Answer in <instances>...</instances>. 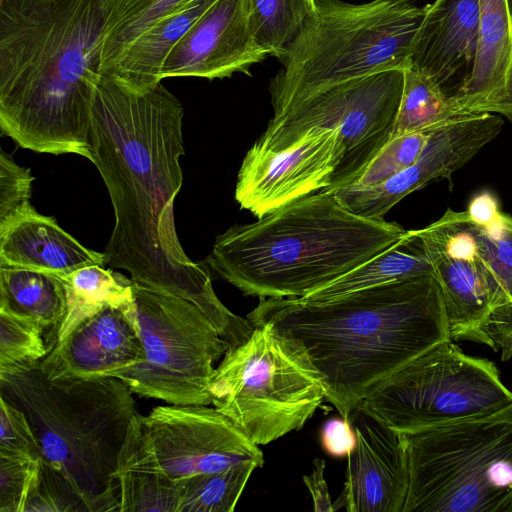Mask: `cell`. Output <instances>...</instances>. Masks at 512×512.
<instances>
[{"label":"cell","mask_w":512,"mask_h":512,"mask_svg":"<svg viewBox=\"0 0 512 512\" xmlns=\"http://www.w3.org/2000/svg\"><path fill=\"white\" fill-rule=\"evenodd\" d=\"M183 116L182 104L161 82L137 92L100 75L92 101L91 162L115 216L105 263L128 271L133 282L192 302L234 342L248 321L220 301L209 270L186 255L176 232Z\"/></svg>","instance_id":"6da1fadb"},{"label":"cell","mask_w":512,"mask_h":512,"mask_svg":"<svg viewBox=\"0 0 512 512\" xmlns=\"http://www.w3.org/2000/svg\"><path fill=\"white\" fill-rule=\"evenodd\" d=\"M295 341L318 371L325 401L352 420L383 381L449 340L435 276L354 291L327 301L262 298L248 315Z\"/></svg>","instance_id":"7a4b0ae2"},{"label":"cell","mask_w":512,"mask_h":512,"mask_svg":"<svg viewBox=\"0 0 512 512\" xmlns=\"http://www.w3.org/2000/svg\"><path fill=\"white\" fill-rule=\"evenodd\" d=\"M106 0H0V128L18 146L91 161Z\"/></svg>","instance_id":"3957f363"},{"label":"cell","mask_w":512,"mask_h":512,"mask_svg":"<svg viewBox=\"0 0 512 512\" xmlns=\"http://www.w3.org/2000/svg\"><path fill=\"white\" fill-rule=\"evenodd\" d=\"M395 222L361 217L320 191L220 234L206 259L246 296L301 298L400 240Z\"/></svg>","instance_id":"277c9868"},{"label":"cell","mask_w":512,"mask_h":512,"mask_svg":"<svg viewBox=\"0 0 512 512\" xmlns=\"http://www.w3.org/2000/svg\"><path fill=\"white\" fill-rule=\"evenodd\" d=\"M0 392L27 416L42 459L87 511H117L118 459L138 413L130 388L116 377L48 379L36 367L0 378Z\"/></svg>","instance_id":"5b68a950"},{"label":"cell","mask_w":512,"mask_h":512,"mask_svg":"<svg viewBox=\"0 0 512 512\" xmlns=\"http://www.w3.org/2000/svg\"><path fill=\"white\" fill-rule=\"evenodd\" d=\"M426 12L416 0H316L315 11L278 57L282 68L269 85L273 118L336 85L406 69Z\"/></svg>","instance_id":"8992f818"},{"label":"cell","mask_w":512,"mask_h":512,"mask_svg":"<svg viewBox=\"0 0 512 512\" xmlns=\"http://www.w3.org/2000/svg\"><path fill=\"white\" fill-rule=\"evenodd\" d=\"M406 439L403 512H512V403Z\"/></svg>","instance_id":"52a82bcc"},{"label":"cell","mask_w":512,"mask_h":512,"mask_svg":"<svg viewBox=\"0 0 512 512\" xmlns=\"http://www.w3.org/2000/svg\"><path fill=\"white\" fill-rule=\"evenodd\" d=\"M209 392L212 405L258 446L300 430L326 396L303 349L268 325L227 349Z\"/></svg>","instance_id":"ba28073f"},{"label":"cell","mask_w":512,"mask_h":512,"mask_svg":"<svg viewBox=\"0 0 512 512\" xmlns=\"http://www.w3.org/2000/svg\"><path fill=\"white\" fill-rule=\"evenodd\" d=\"M512 403L497 366L452 340L399 369L362 402L360 412L405 435L487 415Z\"/></svg>","instance_id":"9c48e42d"},{"label":"cell","mask_w":512,"mask_h":512,"mask_svg":"<svg viewBox=\"0 0 512 512\" xmlns=\"http://www.w3.org/2000/svg\"><path fill=\"white\" fill-rule=\"evenodd\" d=\"M132 283L145 358L113 377L141 397L177 405L212 404L214 363L230 344L192 302Z\"/></svg>","instance_id":"30bf717a"},{"label":"cell","mask_w":512,"mask_h":512,"mask_svg":"<svg viewBox=\"0 0 512 512\" xmlns=\"http://www.w3.org/2000/svg\"><path fill=\"white\" fill-rule=\"evenodd\" d=\"M404 70H387L326 89L272 118L253 145L281 151L312 128L338 129L345 155L323 191L333 193L344 188L392 138Z\"/></svg>","instance_id":"8fae6325"},{"label":"cell","mask_w":512,"mask_h":512,"mask_svg":"<svg viewBox=\"0 0 512 512\" xmlns=\"http://www.w3.org/2000/svg\"><path fill=\"white\" fill-rule=\"evenodd\" d=\"M247 462L262 467V451L215 407L169 404L132 418L115 477L140 472L180 480Z\"/></svg>","instance_id":"7c38bea8"},{"label":"cell","mask_w":512,"mask_h":512,"mask_svg":"<svg viewBox=\"0 0 512 512\" xmlns=\"http://www.w3.org/2000/svg\"><path fill=\"white\" fill-rule=\"evenodd\" d=\"M417 231L442 291L449 339L499 351L501 337L512 326V301L477 253L455 211L448 209Z\"/></svg>","instance_id":"4fadbf2b"},{"label":"cell","mask_w":512,"mask_h":512,"mask_svg":"<svg viewBox=\"0 0 512 512\" xmlns=\"http://www.w3.org/2000/svg\"><path fill=\"white\" fill-rule=\"evenodd\" d=\"M345 155L338 129L312 128L281 151L252 145L237 175L235 200L260 219L302 197L327 189Z\"/></svg>","instance_id":"5bb4252c"},{"label":"cell","mask_w":512,"mask_h":512,"mask_svg":"<svg viewBox=\"0 0 512 512\" xmlns=\"http://www.w3.org/2000/svg\"><path fill=\"white\" fill-rule=\"evenodd\" d=\"M492 113L473 114L428 129L427 141L412 165L373 186H346L334 192L348 210L361 217L384 219L408 194L446 178L469 162L503 127Z\"/></svg>","instance_id":"9a60e30c"},{"label":"cell","mask_w":512,"mask_h":512,"mask_svg":"<svg viewBox=\"0 0 512 512\" xmlns=\"http://www.w3.org/2000/svg\"><path fill=\"white\" fill-rule=\"evenodd\" d=\"M266 56L252 31L249 0H217L170 51L161 78L249 74Z\"/></svg>","instance_id":"2e32d148"},{"label":"cell","mask_w":512,"mask_h":512,"mask_svg":"<svg viewBox=\"0 0 512 512\" xmlns=\"http://www.w3.org/2000/svg\"><path fill=\"white\" fill-rule=\"evenodd\" d=\"M361 414L354 428L357 441L348 456L344 489L333 509L403 512L409 484L406 435Z\"/></svg>","instance_id":"e0dca14e"},{"label":"cell","mask_w":512,"mask_h":512,"mask_svg":"<svg viewBox=\"0 0 512 512\" xmlns=\"http://www.w3.org/2000/svg\"><path fill=\"white\" fill-rule=\"evenodd\" d=\"M145 358L136 305L107 307L56 344L37 368L48 379L113 377Z\"/></svg>","instance_id":"ac0fdd59"},{"label":"cell","mask_w":512,"mask_h":512,"mask_svg":"<svg viewBox=\"0 0 512 512\" xmlns=\"http://www.w3.org/2000/svg\"><path fill=\"white\" fill-rule=\"evenodd\" d=\"M479 39L478 0H436L427 5L408 67L457 95L472 75Z\"/></svg>","instance_id":"d6986e66"},{"label":"cell","mask_w":512,"mask_h":512,"mask_svg":"<svg viewBox=\"0 0 512 512\" xmlns=\"http://www.w3.org/2000/svg\"><path fill=\"white\" fill-rule=\"evenodd\" d=\"M480 39L470 79L457 95L467 114L512 121V0H478Z\"/></svg>","instance_id":"ffe728a7"},{"label":"cell","mask_w":512,"mask_h":512,"mask_svg":"<svg viewBox=\"0 0 512 512\" xmlns=\"http://www.w3.org/2000/svg\"><path fill=\"white\" fill-rule=\"evenodd\" d=\"M95 264H106L104 253L83 246L55 218L35 209L0 229V265L66 276Z\"/></svg>","instance_id":"44dd1931"},{"label":"cell","mask_w":512,"mask_h":512,"mask_svg":"<svg viewBox=\"0 0 512 512\" xmlns=\"http://www.w3.org/2000/svg\"><path fill=\"white\" fill-rule=\"evenodd\" d=\"M216 1L184 2L137 38L105 76L137 92L155 87L162 81L163 64L170 51Z\"/></svg>","instance_id":"7402d4cb"},{"label":"cell","mask_w":512,"mask_h":512,"mask_svg":"<svg viewBox=\"0 0 512 512\" xmlns=\"http://www.w3.org/2000/svg\"><path fill=\"white\" fill-rule=\"evenodd\" d=\"M420 276H434V270L418 231L410 230L366 262L301 298L327 301L354 291Z\"/></svg>","instance_id":"603a6c76"},{"label":"cell","mask_w":512,"mask_h":512,"mask_svg":"<svg viewBox=\"0 0 512 512\" xmlns=\"http://www.w3.org/2000/svg\"><path fill=\"white\" fill-rule=\"evenodd\" d=\"M0 308L29 316L56 335L67 309L62 276L24 267L0 265Z\"/></svg>","instance_id":"cb8c5ba5"},{"label":"cell","mask_w":512,"mask_h":512,"mask_svg":"<svg viewBox=\"0 0 512 512\" xmlns=\"http://www.w3.org/2000/svg\"><path fill=\"white\" fill-rule=\"evenodd\" d=\"M103 266H85L62 276L67 309L55 345L62 342L84 320L103 309L135 305L131 278Z\"/></svg>","instance_id":"d4e9b609"},{"label":"cell","mask_w":512,"mask_h":512,"mask_svg":"<svg viewBox=\"0 0 512 512\" xmlns=\"http://www.w3.org/2000/svg\"><path fill=\"white\" fill-rule=\"evenodd\" d=\"M187 0H106L100 74L108 75L127 48Z\"/></svg>","instance_id":"484cf974"},{"label":"cell","mask_w":512,"mask_h":512,"mask_svg":"<svg viewBox=\"0 0 512 512\" xmlns=\"http://www.w3.org/2000/svg\"><path fill=\"white\" fill-rule=\"evenodd\" d=\"M469 115L473 114L463 112L454 96L444 93L423 73L407 67L392 138Z\"/></svg>","instance_id":"4316f807"},{"label":"cell","mask_w":512,"mask_h":512,"mask_svg":"<svg viewBox=\"0 0 512 512\" xmlns=\"http://www.w3.org/2000/svg\"><path fill=\"white\" fill-rule=\"evenodd\" d=\"M247 462L225 470L180 479L178 512H232L256 468Z\"/></svg>","instance_id":"83f0119b"},{"label":"cell","mask_w":512,"mask_h":512,"mask_svg":"<svg viewBox=\"0 0 512 512\" xmlns=\"http://www.w3.org/2000/svg\"><path fill=\"white\" fill-rule=\"evenodd\" d=\"M249 6L255 40L278 58L315 11L316 0H249Z\"/></svg>","instance_id":"f1b7e54d"},{"label":"cell","mask_w":512,"mask_h":512,"mask_svg":"<svg viewBox=\"0 0 512 512\" xmlns=\"http://www.w3.org/2000/svg\"><path fill=\"white\" fill-rule=\"evenodd\" d=\"M45 332L35 319L0 308V378L38 366L50 351Z\"/></svg>","instance_id":"f546056e"},{"label":"cell","mask_w":512,"mask_h":512,"mask_svg":"<svg viewBox=\"0 0 512 512\" xmlns=\"http://www.w3.org/2000/svg\"><path fill=\"white\" fill-rule=\"evenodd\" d=\"M455 216L512 301V216L500 211L487 225L473 221L467 211L455 212Z\"/></svg>","instance_id":"4dcf8cb0"},{"label":"cell","mask_w":512,"mask_h":512,"mask_svg":"<svg viewBox=\"0 0 512 512\" xmlns=\"http://www.w3.org/2000/svg\"><path fill=\"white\" fill-rule=\"evenodd\" d=\"M116 488L117 511L178 512V480L127 472L116 476Z\"/></svg>","instance_id":"1f68e13d"},{"label":"cell","mask_w":512,"mask_h":512,"mask_svg":"<svg viewBox=\"0 0 512 512\" xmlns=\"http://www.w3.org/2000/svg\"><path fill=\"white\" fill-rule=\"evenodd\" d=\"M427 138L428 130L391 138L350 185L373 186L389 180L414 163Z\"/></svg>","instance_id":"d6a6232c"},{"label":"cell","mask_w":512,"mask_h":512,"mask_svg":"<svg viewBox=\"0 0 512 512\" xmlns=\"http://www.w3.org/2000/svg\"><path fill=\"white\" fill-rule=\"evenodd\" d=\"M28 511H87V507L64 476L41 459L24 508Z\"/></svg>","instance_id":"836d02e7"},{"label":"cell","mask_w":512,"mask_h":512,"mask_svg":"<svg viewBox=\"0 0 512 512\" xmlns=\"http://www.w3.org/2000/svg\"><path fill=\"white\" fill-rule=\"evenodd\" d=\"M34 177L30 168L19 166L0 151V229L34 210L30 203Z\"/></svg>","instance_id":"e575fe53"},{"label":"cell","mask_w":512,"mask_h":512,"mask_svg":"<svg viewBox=\"0 0 512 512\" xmlns=\"http://www.w3.org/2000/svg\"><path fill=\"white\" fill-rule=\"evenodd\" d=\"M40 460L0 456V512H24Z\"/></svg>","instance_id":"d590c367"},{"label":"cell","mask_w":512,"mask_h":512,"mask_svg":"<svg viewBox=\"0 0 512 512\" xmlns=\"http://www.w3.org/2000/svg\"><path fill=\"white\" fill-rule=\"evenodd\" d=\"M0 456L42 459V451L24 412L0 396Z\"/></svg>","instance_id":"8d00e7d4"},{"label":"cell","mask_w":512,"mask_h":512,"mask_svg":"<svg viewBox=\"0 0 512 512\" xmlns=\"http://www.w3.org/2000/svg\"><path fill=\"white\" fill-rule=\"evenodd\" d=\"M321 445L333 457H348L356 446V432L350 420L340 417L325 422L320 433Z\"/></svg>","instance_id":"74e56055"},{"label":"cell","mask_w":512,"mask_h":512,"mask_svg":"<svg viewBox=\"0 0 512 512\" xmlns=\"http://www.w3.org/2000/svg\"><path fill=\"white\" fill-rule=\"evenodd\" d=\"M324 470V459L315 458L311 474L303 476V481L311 494L315 512L334 511L324 477Z\"/></svg>","instance_id":"f35d334b"},{"label":"cell","mask_w":512,"mask_h":512,"mask_svg":"<svg viewBox=\"0 0 512 512\" xmlns=\"http://www.w3.org/2000/svg\"><path fill=\"white\" fill-rule=\"evenodd\" d=\"M466 211L473 221L487 225L496 219L501 210L496 196L484 191L470 201Z\"/></svg>","instance_id":"ab89813d"},{"label":"cell","mask_w":512,"mask_h":512,"mask_svg":"<svg viewBox=\"0 0 512 512\" xmlns=\"http://www.w3.org/2000/svg\"><path fill=\"white\" fill-rule=\"evenodd\" d=\"M499 350H501L502 361H507L512 357V326L501 337Z\"/></svg>","instance_id":"60d3db41"}]
</instances>
